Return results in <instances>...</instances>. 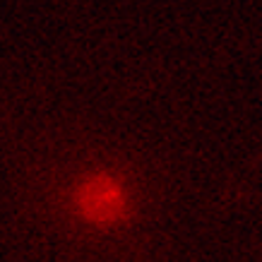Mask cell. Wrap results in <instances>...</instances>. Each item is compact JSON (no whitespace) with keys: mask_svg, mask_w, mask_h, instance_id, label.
Here are the masks:
<instances>
[{"mask_svg":"<svg viewBox=\"0 0 262 262\" xmlns=\"http://www.w3.org/2000/svg\"><path fill=\"white\" fill-rule=\"evenodd\" d=\"M75 212L89 224L96 226H113L130 216V190L125 183L108 173L87 176L72 192Z\"/></svg>","mask_w":262,"mask_h":262,"instance_id":"1","label":"cell"}]
</instances>
